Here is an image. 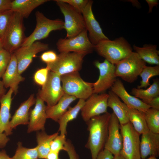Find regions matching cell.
<instances>
[{"label": "cell", "mask_w": 159, "mask_h": 159, "mask_svg": "<svg viewBox=\"0 0 159 159\" xmlns=\"http://www.w3.org/2000/svg\"><path fill=\"white\" fill-rule=\"evenodd\" d=\"M111 115L107 112L94 117L86 122L89 134L85 146L90 150L92 159H96L98 154L104 149Z\"/></svg>", "instance_id": "1"}, {"label": "cell", "mask_w": 159, "mask_h": 159, "mask_svg": "<svg viewBox=\"0 0 159 159\" xmlns=\"http://www.w3.org/2000/svg\"><path fill=\"white\" fill-rule=\"evenodd\" d=\"M94 49L99 55L114 64L133 52L131 45L123 37L112 40H102L94 45Z\"/></svg>", "instance_id": "2"}, {"label": "cell", "mask_w": 159, "mask_h": 159, "mask_svg": "<svg viewBox=\"0 0 159 159\" xmlns=\"http://www.w3.org/2000/svg\"><path fill=\"white\" fill-rule=\"evenodd\" d=\"M61 79L65 94L85 100L93 93V83L84 81L79 72L62 75Z\"/></svg>", "instance_id": "3"}, {"label": "cell", "mask_w": 159, "mask_h": 159, "mask_svg": "<svg viewBox=\"0 0 159 159\" xmlns=\"http://www.w3.org/2000/svg\"><path fill=\"white\" fill-rule=\"evenodd\" d=\"M23 19L20 14L14 12L9 26L2 40L3 49L11 54L21 47L26 37L24 33Z\"/></svg>", "instance_id": "4"}, {"label": "cell", "mask_w": 159, "mask_h": 159, "mask_svg": "<svg viewBox=\"0 0 159 159\" xmlns=\"http://www.w3.org/2000/svg\"><path fill=\"white\" fill-rule=\"evenodd\" d=\"M35 17V28L32 33L26 37L21 47L30 45L35 42L46 38L52 31L64 29V21L61 19H50L39 11L36 12Z\"/></svg>", "instance_id": "5"}, {"label": "cell", "mask_w": 159, "mask_h": 159, "mask_svg": "<svg viewBox=\"0 0 159 159\" xmlns=\"http://www.w3.org/2000/svg\"><path fill=\"white\" fill-rule=\"evenodd\" d=\"M85 53L63 52L58 55L57 60L47 64L50 71L60 76L69 73L79 72L82 68Z\"/></svg>", "instance_id": "6"}, {"label": "cell", "mask_w": 159, "mask_h": 159, "mask_svg": "<svg viewBox=\"0 0 159 159\" xmlns=\"http://www.w3.org/2000/svg\"><path fill=\"white\" fill-rule=\"evenodd\" d=\"M115 65V75L128 83L134 82L143 68L146 66L135 52H132L129 56Z\"/></svg>", "instance_id": "7"}, {"label": "cell", "mask_w": 159, "mask_h": 159, "mask_svg": "<svg viewBox=\"0 0 159 159\" xmlns=\"http://www.w3.org/2000/svg\"><path fill=\"white\" fill-rule=\"evenodd\" d=\"M54 1L64 16V29L67 32L66 38L74 37L86 29L82 14L69 4L60 0Z\"/></svg>", "instance_id": "8"}, {"label": "cell", "mask_w": 159, "mask_h": 159, "mask_svg": "<svg viewBox=\"0 0 159 159\" xmlns=\"http://www.w3.org/2000/svg\"><path fill=\"white\" fill-rule=\"evenodd\" d=\"M120 129L122 138L120 155L125 159H141L140 135L130 122L120 125Z\"/></svg>", "instance_id": "9"}, {"label": "cell", "mask_w": 159, "mask_h": 159, "mask_svg": "<svg viewBox=\"0 0 159 159\" xmlns=\"http://www.w3.org/2000/svg\"><path fill=\"white\" fill-rule=\"evenodd\" d=\"M61 82V76L50 71L47 81L37 94V95L47 103V106L54 105L65 94Z\"/></svg>", "instance_id": "10"}, {"label": "cell", "mask_w": 159, "mask_h": 159, "mask_svg": "<svg viewBox=\"0 0 159 159\" xmlns=\"http://www.w3.org/2000/svg\"><path fill=\"white\" fill-rule=\"evenodd\" d=\"M56 46L60 53L72 52L88 54L94 49V45L90 41L86 29L72 38L59 39Z\"/></svg>", "instance_id": "11"}, {"label": "cell", "mask_w": 159, "mask_h": 159, "mask_svg": "<svg viewBox=\"0 0 159 159\" xmlns=\"http://www.w3.org/2000/svg\"><path fill=\"white\" fill-rule=\"evenodd\" d=\"M108 93H93L87 99L81 110L83 120L86 122L91 118L107 112Z\"/></svg>", "instance_id": "12"}, {"label": "cell", "mask_w": 159, "mask_h": 159, "mask_svg": "<svg viewBox=\"0 0 159 159\" xmlns=\"http://www.w3.org/2000/svg\"><path fill=\"white\" fill-rule=\"evenodd\" d=\"M94 64L100 74L97 80L93 83V93H102L111 88L117 80L115 65L105 59L103 62L96 61Z\"/></svg>", "instance_id": "13"}, {"label": "cell", "mask_w": 159, "mask_h": 159, "mask_svg": "<svg viewBox=\"0 0 159 159\" xmlns=\"http://www.w3.org/2000/svg\"><path fill=\"white\" fill-rule=\"evenodd\" d=\"M49 44L37 41L30 45L21 47L13 53L16 57L19 73L21 74L29 66L38 53L47 50Z\"/></svg>", "instance_id": "14"}, {"label": "cell", "mask_w": 159, "mask_h": 159, "mask_svg": "<svg viewBox=\"0 0 159 159\" xmlns=\"http://www.w3.org/2000/svg\"><path fill=\"white\" fill-rule=\"evenodd\" d=\"M93 1L89 0L83 10L82 14L83 17L86 29L88 31V37L94 45L101 41L109 39L103 33L100 25L96 19L92 9Z\"/></svg>", "instance_id": "15"}, {"label": "cell", "mask_w": 159, "mask_h": 159, "mask_svg": "<svg viewBox=\"0 0 159 159\" xmlns=\"http://www.w3.org/2000/svg\"><path fill=\"white\" fill-rule=\"evenodd\" d=\"M120 126L118 120L112 112L109 121L108 135L104 148L110 151L114 156L120 154L122 148V138Z\"/></svg>", "instance_id": "16"}, {"label": "cell", "mask_w": 159, "mask_h": 159, "mask_svg": "<svg viewBox=\"0 0 159 159\" xmlns=\"http://www.w3.org/2000/svg\"><path fill=\"white\" fill-rule=\"evenodd\" d=\"M46 108L47 106L44 102L37 95L34 107L29 111L28 133L44 130L45 124L47 118Z\"/></svg>", "instance_id": "17"}, {"label": "cell", "mask_w": 159, "mask_h": 159, "mask_svg": "<svg viewBox=\"0 0 159 159\" xmlns=\"http://www.w3.org/2000/svg\"><path fill=\"white\" fill-rule=\"evenodd\" d=\"M111 89V90L129 108L145 112L150 108L149 105L144 103L141 100L130 95L126 90L122 81L119 79H117Z\"/></svg>", "instance_id": "18"}, {"label": "cell", "mask_w": 159, "mask_h": 159, "mask_svg": "<svg viewBox=\"0 0 159 159\" xmlns=\"http://www.w3.org/2000/svg\"><path fill=\"white\" fill-rule=\"evenodd\" d=\"M2 78L5 88L10 87L16 95L18 92L19 85L25 78L19 73L17 60L13 53L11 54L9 63Z\"/></svg>", "instance_id": "19"}, {"label": "cell", "mask_w": 159, "mask_h": 159, "mask_svg": "<svg viewBox=\"0 0 159 159\" xmlns=\"http://www.w3.org/2000/svg\"><path fill=\"white\" fill-rule=\"evenodd\" d=\"M141 135L140 143L141 158H145L149 156L158 157L159 134L153 133L149 130Z\"/></svg>", "instance_id": "20"}, {"label": "cell", "mask_w": 159, "mask_h": 159, "mask_svg": "<svg viewBox=\"0 0 159 159\" xmlns=\"http://www.w3.org/2000/svg\"><path fill=\"white\" fill-rule=\"evenodd\" d=\"M13 93L12 89L10 88L0 100V133H4L8 136L12 133V130L10 125L11 117L10 110Z\"/></svg>", "instance_id": "21"}, {"label": "cell", "mask_w": 159, "mask_h": 159, "mask_svg": "<svg viewBox=\"0 0 159 159\" xmlns=\"http://www.w3.org/2000/svg\"><path fill=\"white\" fill-rule=\"evenodd\" d=\"M36 101V99L33 94L20 105L10 121V126L12 130L19 125H28L30 108L35 104Z\"/></svg>", "instance_id": "22"}, {"label": "cell", "mask_w": 159, "mask_h": 159, "mask_svg": "<svg viewBox=\"0 0 159 159\" xmlns=\"http://www.w3.org/2000/svg\"><path fill=\"white\" fill-rule=\"evenodd\" d=\"M108 94V107L112 110L120 124L123 125L129 122V108L112 91H109Z\"/></svg>", "instance_id": "23"}, {"label": "cell", "mask_w": 159, "mask_h": 159, "mask_svg": "<svg viewBox=\"0 0 159 159\" xmlns=\"http://www.w3.org/2000/svg\"><path fill=\"white\" fill-rule=\"evenodd\" d=\"M76 99L74 96L65 93L54 105H47L46 113L47 118L57 122L67 110L70 105Z\"/></svg>", "instance_id": "24"}, {"label": "cell", "mask_w": 159, "mask_h": 159, "mask_svg": "<svg viewBox=\"0 0 159 159\" xmlns=\"http://www.w3.org/2000/svg\"><path fill=\"white\" fill-rule=\"evenodd\" d=\"M48 0H12L10 10L20 14L23 18H27L36 8Z\"/></svg>", "instance_id": "25"}, {"label": "cell", "mask_w": 159, "mask_h": 159, "mask_svg": "<svg viewBox=\"0 0 159 159\" xmlns=\"http://www.w3.org/2000/svg\"><path fill=\"white\" fill-rule=\"evenodd\" d=\"M133 47L135 52L145 63L159 65V51L156 45L145 44L140 47L134 45Z\"/></svg>", "instance_id": "26"}, {"label": "cell", "mask_w": 159, "mask_h": 159, "mask_svg": "<svg viewBox=\"0 0 159 159\" xmlns=\"http://www.w3.org/2000/svg\"><path fill=\"white\" fill-rule=\"evenodd\" d=\"M85 102V100L79 99L75 106L73 107L69 106L67 110L58 120L57 122L59 125L58 131L60 132V134L67 135L68 123L77 118Z\"/></svg>", "instance_id": "27"}, {"label": "cell", "mask_w": 159, "mask_h": 159, "mask_svg": "<svg viewBox=\"0 0 159 159\" xmlns=\"http://www.w3.org/2000/svg\"><path fill=\"white\" fill-rule=\"evenodd\" d=\"M58 132L48 135L44 131L37 132L36 134V146L38 158L46 159L50 151V144L53 140L58 135Z\"/></svg>", "instance_id": "28"}, {"label": "cell", "mask_w": 159, "mask_h": 159, "mask_svg": "<svg viewBox=\"0 0 159 159\" xmlns=\"http://www.w3.org/2000/svg\"><path fill=\"white\" fill-rule=\"evenodd\" d=\"M130 93L134 96L141 99L143 102L148 105L153 98L159 96L158 80H154L152 84L145 89L133 88L131 89Z\"/></svg>", "instance_id": "29"}, {"label": "cell", "mask_w": 159, "mask_h": 159, "mask_svg": "<svg viewBox=\"0 0 159 159\" xmlns=\"http://www.w3.org/2000/svg\"><path fill=\"white\" fill-rule=\"evenodd\" d=\"M129 122L140 135L149 130L145 120L144 112L137 110L128 109Z\"/></svg>", "instance_id": "30"}, {"label": "cell", "mask_w": 159, "mask_h": 159, "mask_svg": "<svg viewBox=\"0 0 159 159\" xmlns=\"http://www.w3.org/2000/svg\"><path fill=\"white\" fill-rule=\"evenodd\" d=\"M144 115L149 130L159 134V110L150 108L144 112Z\"/></svg>", "instance_id": "31"}, {"label": "cell", "mask_w": 159, "mask_h": 159, "mask_svg": "<svg viewBox=\"0 0 159 159\" xmlns=\"http://www.w3.org/2000/svg\"><path fill=\"white\" fill-rule=\"evenodd\" d=\"M159 75V65L154 66H148L143 68L139 76L141 78L140 84L137 88H146L150 85L149 80L152 77Z\"/></svg>", "instance_id": "32"}, {"label": "cell", "mask_w": 159, "mask_h": 159, "mask_svg": "<svg viewBox=\"0 0 159 159\" xmlns=\"http://www.w3.org/2000/svg\"><path fill=\"white\" fill-rule=\"evenodd\" d=\"M12 159H38V153L36 146L32 148L24 147L19 142L15 153Z\"/></svg>", "instance_id": "33"}, {"label": "cell", "mask_w": 159, "mask_h": 159, "mask_svg": "<svg viewBox=\"0 0 159 159\" xmlns=\"http://www.w3.org/2000/svg\"><path fill=\"white\" fill-rule=\"evenodd\" d=\"M14 12L7 10L0 13V39L3 38L12 17Z\"/></svg>", "instance_id": "34"}, {"label": "cell", "mask_w": 159, "mask_h": 159, "mask_svg": "<svg viewBox=\"0 0 159 159\" xmlns=\"http://www.w3.org/2000/svg\"><path fill=\"white\" fill-rule=\"evenodd\" d=\"M67 140L66 135H59L52 141L50 144V151L59 153L62 150L66 151L65 144Z\"/></svg>", "instance_id": "35"}, {"label": "cell", "mask_w": 159, "mask_h": 159, "mask_svg": "<svg viewBox=\"0 0 159 159\" xmlns=\"http://www.w3.org/2000/svg\"><path fill=\"white\" fill-rule=\"evenodd\" d=\"M50 71L47 66L38 69L34 74V80L35 82L37 85L42 86L47 81Z\"/></svg>", "instance_id": "36"}, {"label": "cell", "mask_w": 159, "mask_h": 159, "mask_svg": "<svg viewBox=\"0 0 159 159\" xmlns=\"http://www.w3.org/2000/svg\"><path fill=\"white\" fill-rule=\"evenodd\" d=\"M11 54L4 49L0 52V78H2L9 63Z\"/></svg>", "instance_id": "37"}, {"label": "cell", "mask_w": 159, "mask_h": 159, "mask_svg": "<svg viewBox=\"0 0 159 159\" xmlns=\"http://www.w3.org/2000/svg\"><path fill=\"white\" fill-rule=\"evenodd\" d=\"M60 0L69 4L81 14L89 1V0Z\"/></svg>", "instance_id": "38"}, {"label": "cell", "mask_w": 159, "mask_h": 159, "mask_svg": "<svg viewBox=\"0 0 159 159\" xmlns=\"http://www.w3.org/2000/svg\"><path fill=\"white\" fill-rule=\"evenodd\" d=\"M58 55L54 51L49 50L44 52L40 56L41 60L46 64L55 62L57 58Z\"/></svg>", "instance_id": "39"}, {"label": "cell", "mask_w": 159, "mask_h": 159, "mask_svg": "<svg viewBox=\"0 0 159 159\" xmlns=\"http://www.w3.org/2000/svg\"><path fill=\"white\" fill-rule=\"evenodd\" d=\"M65 147L69 159H80L74 147L70 140H67Z\"/></svg>", "instance_id": "40"}, {"label": "cell", "mask_w": 159, "mask_h": 159, "mask_svg": "<svg viewBox=\"0 0 159 159\" xmlns=\"http://www.w3.org/2000/svg\"><path fill=\"white\" fill-rule=\"evenodd\" d=\"M113 154L104 148L98 154L96 159H114Z\"/></svg>", "instance_id": "41"}, {"label": "cell", "mask_w": 159, "mask_h": 159, "mask_svg": "<svg viewBox=\"0 0 159 159\" xmlns=\"http://www.w3.org/2000/svg\"><path fill=\"white\" fill-rule=\"evenodd\" d=\"M12 0H0V13L10 10Z\"/></svg>", "instance_id": "42"}, {"label": "cell", "mask_w": 159, "mask_h": 159, "mask_svg": "<svg viewBox=\"0 0 159 159\" xmlns=\"http://www.w3.org/2000/svg\"><path fill=\"white\" fill-rule=\"evenodd\" d=\"M9 140V138L4 133H0V148H3Z\"/></svg>", "instance_id": "43"}, {"label": "cell", "mask_w": 159, "mask_h": 159, "mask_svg": "<svg viewBox=\"0 0 159 159\" xmlns=\"http://www.w3.org/2000/svg\"><path fill=\"white\" fill-rule=\"evenodd\" d=\"M148 105L150 108L159 110V96L153 98Z\"/></svg>", "instance_id": "44"}, {"label": "cell", "mask_w": 159, "mask_h": 159, "mask_svg": "<svg viewBox=\"0 0 159 159\" xmlns=\"http://www.w3.org/2000/svg\"><path fill=\"white\" fill-rule=\"evenodd\" d=\"M149 6V13H151L152 9L154 6H157L158 4V1L157 0H146Z\"/></svg>", "instance_id": "45"}, {"label": "cell", "mask_w": 159, "mask_h": 159, "mask_svg": "<svg viewBox=\"0 0 159 159\" xmlns=\"http://www.w3.org/2000/svg\"><path fill=\"white\" fill-rule=\"evenodd\" d=\"M59 153L50 151L47 155L46 159H59Z\"/></svg>", "instance_id": "46"}, {"label": "cell", "mask_w": 159, "mask_h": 159, "mask_svg": "<svg viewBox=\"0 0 159 159\" xmlns=\"http://www.w3.org/2000/svg\"><path fill=\"white\" fill-rule=\"evenodd\" d=\"M6 90L4 84L0 78V100L2 97L5 94Z\"/></svg>", "instance_id": "47"}, {"label": "cell", "mask_w": 159, "mask_h": 159, "mask_svg": "<svg viewBox=\"0 0 159 159\" xmlns=\"http://www.w3.org/2000/svg\"><path fill=\"white\" fill-rule=\"evenodd\" d=\"M0 159H12L7 154L6 151L4 150L0 151Z\"/></svg>", "instance_id": "48"}, {"label": "cell", "mask_w": 159, "mask_h": 159, "mask_svg": "<svg viewBox=\"0 0 159 159\" xmlns=\"http://www.w3.org/2000/svg\"><path fill=\"white\" fill-rule=\"evenodd\" d=\"M114 156V159H125L120 154Z\"/></svg>", "instance_id": "49"}, {"label": "cell", "mask_w": 159, "mask_h": 159, "mask_svg": "<svg viewBox=\"0 0 159 159\" xmlns=\"http://www.w3.org/2000/svg\"><path fill=\"white\" fill-rule=\"evenodd\" d=\"M3 49V44L2 41L0 39V52Z\"/></svg>", "instance_id": "50"}, {"label": "cell", "mask_w": 159, "mask_h": 159, "mask_svg": "<svg viewBox=\"0 0 159 159\" xmlns=\"http://www.w3.org/2000/svg\"><path fill=\"white\" fill-rule=\"evenodd\" d=\"M156 158L157 157L154 156H150V157L148 158H146L143 159L141 158V159H157Z\"/></svg>", "instance_id": "51"}]
</instances>
